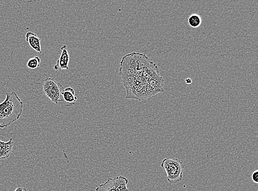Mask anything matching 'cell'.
I'll use <instances>...</instances> for the list:
<instances>
[{"label":"cell","instance_id":"obj_11","mask_svg":"<svg viewBox=\"0 0 258 191\" xmlns=\"http://www.w3.org/2000/svg\"><path fill=\"white\" fill-rule=\"evenodd\" d=\"M251 179H252V181H253L254 183H257L258 182V171L257 170H255L253 173H252Z\"/></svg>","mask_w":258,"mask_h":191},{"label":"cell","instance_id":"obj_13","mask_svg":"<svg viewBox=\"0 0 258 191\" xmlns=\"http://www.w3.org/2000/svg\"><path fill=\"white\" fill-rule=\"evenodd\" d=\"M185 82L187 83V84L190 85L192 83V80L190 78L186 79L185 80Z\"/></svg>","mask_w":258,"mask_h":191},{"label":"cell","instance_id":"obj_3","mask_svg":"<svg viewBox=\"0 0 258 191\" xmlns=\"http://www.w3.org/2000/svg\"><path fill=\"white\" fill-rule=\"evenodd\" d=\"M62 88L61 84L51 78H47L44 82L43 91L45 94L52 103L56 104L63 101L61 99Z\"/></svg>","mask_w":258,"mask_h":191},{"label":"cell","instance_id":"obj_6","mask_svg":"<svg viewBox=\"0 0 258 191\" xmlns=\"http://www.w3.org/2000/svg\"><path fill=\"white\" fill-rule=\"evenodd\" d=\"M14 142L13 139L8 142L0 140V160L7 159L13 151Z\"/></svg>","mask_w":258,"mask_h":191},{"label":"cell","instance_id":"obj_2","mask_svg":"<svg viewBox=\"0 0 258 191\" xmlns=\"http://www.w3.org/2000/svg\"><path fill=\"white\" fill-rule=\"evenodd\" d=\"M161 167L167 174V180L171 184H176L183 180L184 164L178 159L165 158Z\"/></svg>","mask_w":258,"mask_h":191},{"label":"cell","instance_id":"obj_5","mask_svg":"<svg viewBox=\"0 0 258 191\" xmlns=\"http://www.w3.org/2000/svg\"><path fill=\"white\" fill-rule=\"evenodd\" d=\"M62 50L61 55L57 59L56 64L54 66L55 70H69V65L70 57L67 44H64L61 47Z\"/></svg>","mask_w":258,"mask_h":191},{"label":"cell","instance_id":"obj_4","mask_svg":"<svg viewBox=\"0 0 258 191\" xmlns=\"http://www.w3.org/2000/svg\"><path fill=\"white\" fill-rule=\"evenodd\" d=\"M127 178L119 176L115 178H108L107 181L95 189L96 191H128Z\"/></svg>","mask_w":258,"mask_h":191},{"label":"cell","instance_id":"obj_9","mask_svg":"<svg viewBox=\"0 0 258 191\" xmlns=\"http://www.w3.org/2000/svg\"><path fill=\"white\" fill-rule=\"evenodd\" d=\"M188 25L193 28H199L202 23V17L197 14L191 15L188 19Z\"/></svg>","mask_w":258,"mask_h":191},{"label":"cell","instance_id":"obj_7","mask_svg":"<svg viewBox=\"0 0 258 191\" xmlns=\"http://www.w3.org/2000/svg\"><path fill=\"white\" fill-rule=\"evenodd\" d=\"M26 39L30 46L35 51L41 53V39L37 35L32 32H28L26 35Z\"/></svg>","mask_w":258,"mask_h":191},{"label":"cell","instance_id":"obj_10","mask_svg":"<svg viewBox=\"0 0 258 191\" xmlns=\"http://www.w3.org/2000/svg\"><path fill=\"white\" fill-rule=\"evenodd\" d=\"M40 61L41 59L38 56L30 58L27 62V67L32 70L37 69L40 67Z\"/></svg>","mask_w":258,"mask_h":191},{"label":"cell","instance_id":"obj_8","mask_svg":"<svg viewBox=\"0 0 258 191\" xmlns=\"http://www.w3.org/2000/svg\"><path fill=\"white\" fill-rule=\"evenodd\" d=\"M61 96L63 101L70 103V105H74L77 100V97L75 91L73 88L68 87L63 89L61 92Z\"/></svg>","mask_w":258,"mask_h":191},{"label":"cell","instance_id":"obj_1","mask_svg":"<svg viewBox=\"0 0 258 191\" xmlns=\"http://www.w3.org/2000/svg\"><path fill=\"white\" fill-rule=\"evenodd\" d=\"M23 103L15 92L6 93V99L0 104V128L9 127L21 116Z\"/></svg>","mask_w":258,"mask_h":191},{"label":"cell","instance_id":"obj_12","mask_svg":"<svg viewBox=\"0 0 258 191\" xmlns=\"http://www.w3.org/2000/svg\"><path fill=\"white\" fill-rule=\"evenodd\" d=\"M15 191H28V190L21 186H18Z\"/></svg>","mask_w":258,"mask_h":191}]
</instances>
